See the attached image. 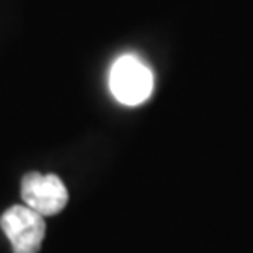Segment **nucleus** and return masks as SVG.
I'll list each match as a JSON object with an SVG mask.
<instances>
[{
	"instance_id": "f03ea898",
	"label": "nucleus",
	"mask_w": 253,
	"mask_h": 253,
	"mask_svg": "<svg viewBox=\"0 0 253 253\" xmlns=\"http://www.w3.org/2000/svg\"><path fill=\"white\" fill-rule=\"evenodd\" d=\"M0 227L8 236L13 253H38L45 238L43 216L27 205L8 208L0 217Z\"/></svg>"
},
{
	"instance_id": "7ed1b4c3",
	"label": "nucleus",
	"mask_w": 253,
	"mask_h": 253,
	"mask_svg": "<svg viewBox=\"0 0 253 253\" xmlns=\"http://www.w3.org/2000/svg\"><path fill=\"white\" fill-rule=\"evenodd\" d=\"M21 197L28 208L42 216H56L68 205V190L56 174H25L21 184Z\"/></svg>"
},
{
	"instance_id": "f257e3e1",
	"label": "nucleus",
	"mask_w": 253,
	"mask_h": 253,
	"mask_svg": "<svg viewBox=\"0 0 253 253\" xmlns=\"http://www.w3.org/2000/svg\"><path fill=\"white\" fill-rule=\"evenodd\" d=\"M109 88L115 100L120 101L122 105H141L152 96V70L135 54H124L111 68Z\"/></svg>"
}]
</instances>
